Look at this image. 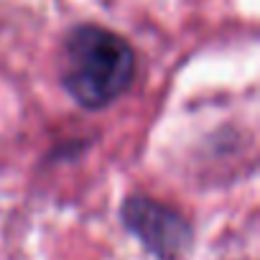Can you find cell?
I'll use <instances>...</instances> for the list:
<instances>
[{
    "instance_id": "2",
    "label": "cell",
    "mask_w": 260,
    "mask_h": 260,
    "mask_svg": "<svg viewBox=\"0 0 260 260\" xmlns=\"http://www.w3.org/2000/svg\"><path fill=\"white\" fill-rule=\"evenodd\" d=\"M122 217L125 224L143 240V245L164 260H176L189 247L191 235L186 222L164 204L151 199H130L122 209Z\"/></svg>"
},
{
    "instance_id": "1",
    "label": "cell",
    "mask_w": 260,
    "mask_h": 260,
    "mask_svg": "<svg viewBox=\"0 0 260 260\" xmlns=\"http://www.w3.org/2000/svg\"><path fill=\"white\" fill-rule=\"evenodd\" d=\"M136 77V54L125 39L100 26H79L67 41L64 84L84 107H105Z\"/></svg>"
}]
</instances>
